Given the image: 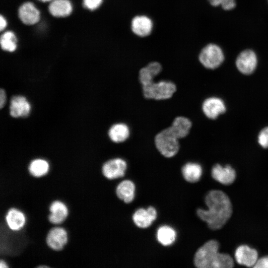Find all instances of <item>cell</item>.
I'll return each instance as SVG.
<instances>
[{"label":"cell","mask_w":268,"mask_h":268,"mask_svg":"<svg viewBox=\"0 0 268 268\" xmlns=\"http://www.w3.org/2000/svg\"><path fill=\"white\" fill-rule=\"evenodd\" d=\"M205 202L208 209L199 208L197 211L198 216L206 222L210 229H220L232 213V206L230 199L222 191L212 190L206 195Z\"/></svg>","instance_id":"cell-1"},{"label":"cell","mask_w":268,"mask_h":268,"mask_svg":"<svg viewBox=\"0 0 268 268\" xmlns=\"http://www.w3.org/2000/svg\"><path fill=\"white\" fill-rule=\"evenodd\" d=\"M219 244L215 240L205 243L196 252L194 264L199 268H230L234 266L233 260L228 254L220 253Z\"/></svg>","instance_id":"cell-2"},{"label":"cell","mask_w":268,"mask_h":268,"mask_svg":"<svg viewBox=\"0 0 268 268\" xmlns=\"http://www.w3.org/2000/svg\"><path fill=\"white\" fill-rule=\"evenodd\" d=\"M143 95L148 99L163 100L170 98L177 90L175 84L169 80H155L142 85Z\"/></svg>","instance_id":"cell-3"},{"label":"cell","mask_w":268,"mask_h":268,"mask_svg":"<svg viewBox=\"0 0 268 268\" xmlns=\"http://www.w3.org/2000/svg\"><path fill=\"white\" fill-rule=\"evenodd\" d=\"M179 139L168 127L156 134L154 143L156 148L163 156L170 158L179 151Z\"/></svg>","instance_id":"cell-4"},{"label":"cell","mask_w":268,"mask_h":268,"mask_svg":"<svg viewBox=\"0 0 268 268\" xmlns=\"http://www.w3.org/2000/svg\"><path fill=\"white\" fill-rule=\"evenodd\" d=\"M224 55L217 45L209 44L205 46L201 51L199 59L201 65L208 69L218 67L223 62Z\"/></svg>","instance_id":"cell-5"},{"label":"cell","mask_w":268,"mask_h":268,"mask_svg":"<svg viewBox=\"0 0 268 268\" xmlns=\"http://www.w3.org/2000/svg\"><path fill=\"white\" fill-rule=\"evenodd\" d=\"M257 65V58L255 53L251 50L242 52L237 58L236 66L239 71L243 74L252 73Z\"/></svg>","instance_id":"cell-6"},{"label":"cell","mask_w":268,"mask_h":268,"mask_svg":"<svg viewBox=\"0 0 268 268\" xmlns=\"http://www.w3.org/2000/svg\"><path fill=\"white\" fill-rule=\"evenodd\" d=\"M127 168V164L125 160L120 158H116L104 164L102 172L107 178L114 179L123 176Z\"/></svg>","instance_id":"cell-7"},{"label":"cell","mask_w":268,"mask_h":268,"mask_svg":"<svg viewBox=\"0 0 268 268\" xmlns=\"http://www.w3.org/2000/svg\"><path fill=\"white\" fill-rule=\"evenodd\" d=\"M131 30L133 33L140 37H145L151 33L153 24L150 17L145 15H138L131 21Z\"/></svg>","instance_id":"cell-8"},{"label":"cell","mask_w":268,"mask_h":268,"mask_svg":"<svg viewBox=\"0 0 268 268\" xmlns=\"http://www.w3.org/2000/svg\"><path fill=\"white\" fill-rule=\"evenodd\" d=\"M203 113L210 119H215L226 111L223 101L219 98L211 97L206 98L202 104Z\"/></svg>","instance_id":"cell-9"},{"label":"cell","mask_w":268,"mask_h":268,"mask_svg":"<svg viewBox=\"0 0 268 268\" xmlns=\"http://www.w3.org/2000/svg\"><path fill=\"white\" fill-rule=\"evenodd\" d=\"M18 15L21 21L28 25L37 23L40 19L39 10L30 1L25 2L20 6Z\"/></svg>","instance_id":"cell-10"},{"label":"cell","mask_w":268,"mask_h":268,"mask_svg":"<svg viewBox=\"0 0 268 268\" xmlns=\"http://www.w3.org/2000/svg\"><path fill=\"white\" fill-rule=\"evenodd\" d=\"M31 107L27 99L21 95L13 96L10 100L9 113L14 118L26 117L30 113Z\"/></svg>","instance_id":"cell-11"},{"label":"cell","mask_w":268,"mask_h":268,"mask_svg":"<svg viewBox=\"0 0 268 268\" xmlns=\"http://www.w3.org/2000/svg\"><path fill=\"white\" fill-rule=\"evenodd\" d=\"M258 252L247 245H241L235 251V257L237 262L248 267H254L258 260Z\"/></svg>","instance_id":"cell-12"},{"label":"cell","mask_w":268,"mask_h":268,"mask_svg":"<svg viewBox=\"0 0 268 268\" xmlns=\"http://www.w3.org/2000/svg\"><path fill=\"white\" fill-rule=\"evenodd\" d=\"M211 176L216 181L221 184L228 185L231 184L236 178V172L230 165L224 167L217 164L211 170Z\"/></svg>","instance_id":"cell-13"},{"label":"cell","mask_w":268,"mask_h":268,"mask_svg":"<svg viewBox=\"0 0 268 268\" xmlns=\"http://www.w3.org/2000/svg\"><path fill=\"white\" fill-rule=\"evenodd\" d=\"M157 217V211L152 206L138 209L133 214V220L138 227L145 228L149 227Z\"/></svg>","instance_id":"cell-14"},{"label":"cell","mask_w":268,"mask_h":268,"mask_svg":"<svg viewBox=\"0 0 268 268\" xmlns=\"http://www.w3.org/2000/svg\"><path fill=\"white\" fill-rule=\"evenodd\" d=\"M67 241V233L64 228L60 227L51 229L46 238L49 247L56 251L62 249Z\"/></svg>","instance_id":"cell-15"},{"label":"cell","mask_w":268,"mask_h":268,"mask_svg":"<svg viewBox=\"0 0 268 268\" xmlns=\"http://www.w3.org/2000/svg\"><path fill=\"white\" fill-rule=\"evenodd\" d=\"M162 67L158 62H151L142 67L139 71V81L141 85L147 84L154 80L161 72Z\"/></svg>","instance_id":"cell-16"},{"label":"cell","mask_w":268,"mask_h":268,"mask_svg":"<svg viewBox=\"0 0 268 268\" xmlns=\"http://www.w3.org/2000/svg\"><path fill=\"white\" fill-rule=\"evenodd\" d=\"M192 126V124L189 119L184 116H178L174 119L169 128L179 139H181L189 134Z\"/></svg>","instance_id":"cell-17"},{"label":"cell","mask_w":268,"mask_h":268,"mask_svg":"<svg viewBox=\"0 0 268 268\" xmlns=\"http://www.w3.org/2000/svg\"><path fill=\"white\" fill-rule=\"evenodd\" d=\"M51 15L56 17L69 16L72 11V5L69 0H52L48 7Z\"/></svg>","instance_id":"cell-18"},{"label":"cell","mask_w":268,"mask_h":268,"mask_svg":"<svg viewBox=\"0 0 268 268\" xmlns=\"http://www.w3.org/2000/svg\"><path fill=\"white\" fill-rule=\"evenodd\" d=\"M110 139L115 143L125 141L129 137L130 130L128 126L124 123H118L113 125L108 131Z\"/></svg>","instance_id":"cell-19"},{"label":"cell","mask_w":268,"mask_h":268,"mask_svg":"<svg viewBox=\"0 0 268 268\" xmlns=\"http://www.w3.org/2000/svg\"><path fill=\"white\" fill-rule=\"evenodd\" d=\"M51 214L49 216L50 222L58 224L63 222L67 218L68 210L66 205L60 201H55L50 206Z\"/></svg>","instance_id":"cell-20"},{"label":"cell","mask_w":268,"mask_h":268,"mask_svg":"<svg viewBox=\"0 0 268 268\" xmlns=\"http://www.w3.org/2000/svg\"><path fill=\"white\" fill-rule=\"evenodd\" d=\"M135 186L130 180H124L121 182L116 188L118 197L125 203H130L134 199Z\"/></svg>","instance_id":"cell-21"},{"label":"cell","mask_w":268,"mask_h":268,"mask_svg":"<svg viewBox=\"0 0 268 268\" xmlns=\"http://www.w3.org/2000/svg\"><path fill=\"white\" fill-rule=\"evenodd\" d=\"M182 172L186 181L190 183H195L200 179L202 169L198 163L188 162L183 167Z\"/></svg>","instance_id":"cell-22"},{"label":"cell","mask_w":268,"mask_h":268,"mask_svg":"<svg viewBox=\"0 0 268 268\" xmlns=\"http://www.w3.org/2000/svg\"><path fill=\"white\" fill-rule=\"evenodd\" d=\"M5 218L9 227L13 230H19L24 226L25 222L23 213L15 208L10 209Z\"/></svg>","instance_id":"cell-23"},{"label":"cell","mask_w":268,"mask_h":268,"mask_svg":"<svg viewBox=\"0 0 268 268\" xmlns=\"http://www.w3.org/2000/svg\"><path fill=\"white\" fill-rule=\"evenodd\" d=\"M176 237V233L174 229L167 225L161 226L157 231V240L164 246H169L173 244Z\"/></svg>","instance_id":"cell-24"},{"label":"cell","mask_w":268,"mask_h":268,"mask_svg":"<svg viewBox=\"0 0 268 268\" xmlns=\"http://www.w3.org/2000/svg\"><path fill=\"white\" fill-rule=\"evenodd\" d=\"M49 169L47 161L42 159H36L32 161L29 166L30 173L34 177H39L46 174Z\"/></svg>","instance_id":"cell-25"},{"label":"cell","mask_w":268,"mask_h":268,"mask_svg":"<svg viewBox=\"0 0 268 268\" xmlns=\"http://www.w3.org/2000/svg\"><path fill=\"white\" fill-rule=\"evenodd\" d=\"M0 43L1 49L5 51L13 52L17 48V38L11 31H7L0 36Z\"/></svg>","instance_id":"cell-26"},{"label":"cell","mask_w":268,"mask_h":268,"mask_svg":"<svg viewBox=\"0 0 268 268\" xmlns=\"http://www.w3.org/2000/svg\"><path fill=\"white\" fill-rule=\"evenodd\" d=\"M258 143L264 148H268V126L263 129L258 137Z\"/></svg>","instance_id":"cell-27"},{"label":"cell","mask_w":268,"mask_h":268,"mask_svg":"<svg viewBox=\"0 0 268 268\" xmlns=\"http://www.w3.org/2000/svg\"><path fill=\"white\" fill-rule=\"evenodd\" d=\"M103 0H83V5L86 9L94 10L102 4Z\"/></svg>","instance_id":"cell-28"},{"label":"cell","mask_w":268,"mask_h":268,"mask_svg":"<svg viewBox=\"0 0 268 268\" xmlns=\"http://www.w3.org/2000/svg\"><path fill=\"white\" fill-rule=\"evenodd\" d=\"M253 267L256 268H268V256L258 260Z\"/></svg>","instance_id":"cell-29"},{"label":"cell","mask_w":268,"mask_h":268,"mask_svg":"<svg viewBox=\"0 0 268 268\" xmlns=\"http://www.w3.org/2000/svg\"><path fill=\"white\" fill-rule=\"evenodd\" d=\"M225 10H231L236 5L235 0H222L221 5Z\"/></svg>","instance_id":"cell-30"},{"label":"cell","mask_w":268,"mask_h":268,"mask_svg":"<svg viewBox=\"0 0 268 268\" xmlns=\"http://www.w3.org/2000/svg\"><path fill=\"white\" fill-rule=\"evenodd\" d=\"M6 93L4 89H0V108L2 109L5 105L6 102Z\"/></svg>","instance_id":"cell-31"},{"label":"cell","mask_w":268,"mask_h":268,"mask_svg":"<svg viewBox=\"0 0 268 268\" xmlns=\"http://www.w3.org/2000/svg\"><path fill=\"white\" fill-rule=\"evenodd\" d=\"M7 25L6 20L5 18L0 15V30L2 31L4 30Z\"/></svg>","instance_id":"cell-32"},{"label":"cell","mask_w":268,"mask_h":268,"mask_svg":"<svg viewBox=\"0 0 268 268\" xmlns=\"http://www.w3.org/2000/svg\"><path fill=\"white\" fill-rule=\"evenodd\" d=\"M208 1L212 5L216 6L221 5L222 0H208Z\"/></svg>","instance_id":"cell-33"},{"label":"cell","mask_w":268,"mask_h":268,"mask_svg":"<svg viewBox=\"0 0 268 268\" xmlns=\"http://www.w3.org/2000/svg\"><path fill=\"white\" fill-rule=\"evenodd\" d=\"M8 266L6 265V264L5 263L4 261H3V260H0V268H7Z\"/></svg>","instance_id":"cell-34"},{"label":"cell","mask_w":268,"mask_h":268,"mask_svg":"<svg viewBox=\"0 0 268 268\" xmlns=\"http://www.w3.org/2000/svg\"><path fill=\"white\" fill-rule=\"evenodd\" d=\"M38 0L40 1L41 2H45L51 1L52 0Z\"/></svg>","instance_id":"cell-35"},{"label":"cell","mask_w":268,"mask_h":268,"mask_svg":"<svg viewBox=\"0 0 268 268\" xmlns=\"http://www.w3.org/2000/svg\"><path fill=\"white\" fill-rule=\"evenodd\" d=\"M38 267H39V268H42V267H43V268H45V267L47 268V267H47V266H39Z\"/></svg>","instance_id":"cell-36"}]
</instances>
